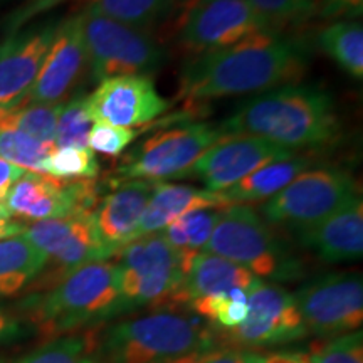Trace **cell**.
<instances>
[{
  "label": "cell",
  "mask_w": 363,
  "mask_h": 363,
  "mask_svg": "<svg viewBox=\"0 0 363 363\" xmlns=\"http://www.w3.org/2000/svg\"><path fill=\"white\" fill-rule=\"evenodd\" d=\"M310 51L299 39L259 34L201 52L180 72V94L192 101L238 96L293 84L308 67Z\"/></svg>",
  "instance_id": "cell-1"
},
{
  "label": "cell",
  "mask_w": 363,
  "mask_h": 363,
  "mask_svg": "<svg viewBox=\"0 0 363 363\" xmlns=\"http://www.w3.org/2000/svg\"><path fill=\"white\" fill-rule=\"evenodd\" d=\"M224 135H251L288 150L328 147L342 133L333 98L316 86L284 84L240 104Z\"/></svg>",
  "instance_id": "cell-2"
},
{
  "label": "cell",
  "mask_w": 363,
  "mask_h": 363,
  "mask_svg": "<svg viewBox=\"0 0 363 363\" xmlns=\"http://www.w3.org/2000/svg\"><path fill=\"white\" fill-rule=\"evenodd\" d=\"M22 310L40 333L62 337L125 313L118 264L91 262L71 271L49 291L34 294Z\"/></svg>",
  "instance_id": "cell-3"
},
{
  "label": "cell",
  "mask_w": 363,
  "mask_h": 363,
  "mask_svg": "<svg viewBox=\"0 0 363 363\" xmlns=\"http://www.w3.org/2000/svg\"><path fill=\"white\" fill-rule=\"evenodd\" d=\"M212 348L197 318L155 311L96 330L98 363H163Z\"/></svg>",
  "instance_id": "cell-4"
},
{
  "label": "cell",
  "mask_w": 363,
  "mask_h": 363,
  "mask_svg": "<svg viewBox=\"0 0 363 363\" xmlns=\"http://www.w3.org/2000/svg\"><path fill=\"white\" fill-rule=\"evenodd\" d=\"M203 251L244 267L257 279L289 281L301 274L296 257L276 238L266 220L244 203L222 208Z\"/></svg>",
  "instance_id": "cell-5"
},
{
  "label": "cell",
  "mask_w": 363,
  "mask_h": 363,
  "mask_svg": "<svg viewBox=\"0 0 363 363\" xmlns=\"http://www.w3.org/2000/svg\"><path fill=\"white\" fill-rule=\"evenodd\" d=\"M79 13L91 76L98 83L116 76H148L165 62V49L148 30L110 19L88 7Z\"/></svg>",
  "instance_id": "cell-6"
},
{
  "label": "cell",
  "mask_w": 363,
  "mask_h": 363,
  "mask_svg": "<svg viewBox=\"0 0 363 363\" xmlns=\"http://www.w3.org/2000/svg\"><path fill=\"white\" fill-rule=\"evenodd\" d=\"M118 254L125 313L148 305H177L184 278V254L175 251L160 233L131 240Z\"/></svg>",
  "instance_id": "cell-7"
},
{
  "label": "cell",
  "mask_w": 363,
  "mask_h": 363,
  "mask_svg": "<svg viewBox=\"0 0 363 363\" xmlns=\"http://www.w3.org/2000/svg\"><path fill=\"white\" fill-rule=\"evenodd\" d=\"M360 197L350 172L342 169L306 170L262 206L267 222L294 233L325 220Z\"/></svg>",
  "instance_id": "cell-8"
},
{
  "label": "cell",
  "mask_w": 363,
  "mask_h": 363,
  "mask_svg": "<svg viewBox=\"0 0 363 363\" xmlns=\"http://www.w3.org/2000/svg\"><path fill=\"white\" fill-rule=\"evenodd\" d=\"M219 125L194 123L162 130L125 153L116 167L121 180L163 182L187 175L195 162L224 138Z\"/></svg>",
  "instance_id": "cell-9"
},
{
  "label": "cell",
  "mask_w": 363,
  "mask_h": 363,
  "mask_svg": "<svg viewBox=\"0 0 363 363\" xmlns=\"http://www.w3.org/2000/svg\"><path fill=\"white\" fill-rule=\"evenodd\" d=\"M306 331L335 338L353 333L363 323L360 272H331L306 283L293 294Z\"/></svg>",
  "instance_id": "cell-10"
},
{
  "label": "cell",
  "mask_w": 363,
  "mask_h": 363,
  "mask_svg": "<svg viewBox=\"0 0 363 363\" xmlns=\"http://www.w3.org/2000/svg\"><path fill=\"white\" fill-rule=\"evenodd\" d=\"M99 187L91 180H61L56 177L26 172L4 197L9 217L24 220H51L93 214Z\"/></svg>",
  "instance_id": "cell-11"
},
{
  "label": "cell",
  "mask_w": 363,
  "mask_h": 363,
  "mask_svg": "<svg viewBox=\"0 0 363 363\" xmlns=\"http://www.w3.org/2000/svg\"><path fill=\"white\" fill-rule=\"evenodd\" d=\"M222 335L234 347L252 350L296 342L308 331L293 294L257 279L247 291L246 320Z\"/></svg>",
  "instance_id": "cell-12"
},
{
  "label": "cell",
  "mask_w": 363,
  "mask_h": 363,
  "mask_svg": "<svg viewBox=\"0 0 363 363\" xmlns=\"http://www.w3.org/2000/svg\"><path fill=\"white\" fill-rule=\"evenodd\" d=\"M184 16L180 40L192 51L224 49L259 34H278L247 0H192Z\"/></svg>",
  "instance_id": "cell-13"
},
{
  "label": "cell",
  "mask_w": 363,
  "mask_h": 363,
  "mask_svg": "<svg viewBox=\"0 0 363 363\" xmlns=\"http://www.w3.org/2000/svg\"><path fill=\"white\" fill-rule=\"evenodd\" d=\"M293 157H296L293 150L259 136L225 135L202 153L190 174L206 185V190L222 192L254 170Z\"/></svg>",
  "instance_id": "cell-14"
},
{
  "label": "cell",
  "mask_w": 363,
  "mask_h": 363,
  "mask_svg": "<svg viewBox=\"0 0 363 363\" xmlns=\"http://www.w3.org/2000/svg\"><path fill=\"white\" fill-rule=\"evenodd\" d=\"M86 108L94 123L136 128L165 113L170 101L158 93L150 76L130 74L101 81L86 96Z\"/></svg>",
  "instance_id": "cell-15"
},
{
  "label": "cell",
  "mask_w": 363,
  "mask_h": 363,
  "mask_svg": "<svg viewBox=\"0 0 363 363\" xmlns=\"http://www.w3.org/2000/svg\"><path fill=\"white\" fill-rule=\"evenodd\" d=\"M22 235L48 257V264L56 266L57 281L81 266L113 256L98 238L93 214L34 222Z\"/></svg>",
  "instance_id": "cell-16"
},
{
  "label": "cell",
  "mask_w": 363,
  "mask_h": 363,
  "mask_svg": "<svg viewBox=\"0 0 363 363\" xmlns=\"http://www.w3.org/2000/svg\"><path fill=\"white\" fill-rule=\"evenodd\" d=\"M88 66L81 13L57 24L54 40L33 88L22 103L57 104L65 101ZM21 103V104H22Z\"/></svg>",
  "instance_id": "cell-17"
},
{
  "label": "cell",
  "mask_w": 363,
  "mask_h": 363,
  "mask_svg": "<svg viewBox=\"0 0 363 363\" xmlns=\"http://www.w3.org/2000/svg\"><path fill=\"white\" fill-rule=\"evenodd\" d=\"M57 24L16 33L0 45V113L24 101L54 40Z\"/></svg>",
  "instance_id": "cell-18"
},
{
  "label": "cell",
  "mask_w": 363,
  "mask_h": 363,
  "mask_svg": "<svg viewBox=\"0 0 363 363\" xmlns=\"http://www.w3.org/2000/svg\"><path fill=\"white\" fill-rule=\"evenodd\" d=\"M155 184L147 180H123L93 212L98 238L113 256L136 239V230Z\"/></svg>",
  "instance_id": "cell-19"
},
{
  "label": "cell",
  "mask_w": 363,
  "mask_h": 363,
  "mask_svg": "<svg viewBox=\"0 0 363 363\" xmlns=\"http://www.w3.org/2000/svg\"><path fill=\"white\" fill-rule=\"evenodd\" d=\"M299 242L325 262L360 259L363 254V202L358 197L337 214L296 233Z\"/></svg>",
  "instance_id": "cell-20"
},
{
  "label": "cell",
  "mask_w": 363,
  "mask_h": 363,
  "mask_svg": "<svg viewBox=\"0 0 363 363\" xmlns=\"http://www.w3.org/2000/svg\"><path fill=\"white\" fill-rule=\"evenodd\" d=\"M256 281L252 272L216 254L206 251L190 254L184 256V278L177 294V305H190L194 299L234 288L249 291Z\"/></svg>",
  "instance_id": "cell-21"
},
{
  "label": "cell",
  "mask_w": 363,
  "mask_h": 363,
  "mask_svg": "<svg viewBox=\"0 0 363 363\" xmlns=\"http://www.w3.org/2000/svg\"><path fill=\"white\" fill-rule=\"evenodd\" d=\"M227 203L219 192L195 189L190 185L157 182L140 220L136 239L162 233L177 217L199 208H224Z\"/></svg>",
  "instance_id": "cell-22"
},
{
  "label": "cell",
  "mask_w": 363,
  "mask_h": 363,
  "mask_svg": "<svg viewBox=\"0 0 363 363\" xmlns=\"http://www.w3.org/2000/svg\"><path fill=\"white\" fill-rule=\"evenodd\" d=\"M311 160L303 157H293L283 162H274L269 165L261 167L240 179L233 187L222 190L220 197L224 199L227 206L234 203H251L269 201L272 195L281 192L289 182L296 179L299 174L308 170Z\"/></svg>",
  "instance_id": "cell-23"
},
{
  "label": "cell",
  "mask_w": 363,
  "mask_h": 363,
  "mask_svg": "<svg viewBox=\"0 0 363 363\" xmlns=\"http://www.w3.org/2000/svg\"><path fill=\"white\" fill-rule=\"evenodd\" d=\"M48 257L24 235L0 240V296H13L38 278Z\"/></svg>",
  "instance_id": "cell-24"
},
{
  "label": "cell",
  "mask_w": 363,
  "mask_h": 363,
  "mask_svg": "<svg viewBox=\"0 0 363 363\" xmlns=\"http://www.w3.org/2000/svg\"><path fill=\"white\" fill-rule=\"evenodd\" d=\"M321 51L352 78H363V26L360 21H338L318 34Z\"/></svg>",
  "instance_id": "cell-25"
},
{
  "label": "cell",
  "mask_w": 363,
  "mask_h": 363,
  "mask_svg": "<svg viewBox=\"0 0 363 363\" xmlns=\"http://www.w3.org/2000/svg\"><path fill=\"white\" fill-rule=\"evenodd\" d=\"M222 208H199L177 217L170 222L162 235L175 251L184 256L201 252L211 239L214 227L220 217Z\"/></svg>",
  "instance_id": "cell-26"
},
{
  "label": "cell",
  "mask_w": 363,
  "mask_h": 363,
  "mask_svg": "<svg viewBox=\"0 0 363 363\" xmlns=\"http://www.w3.org/2000/svg\"><path fill=\"white\" fill-rule=\"evenodd\" d=\"M61 108L62 103H22L12 110L0 113V128L22 131L39 142L54 145L57 116Z\"/></svg>",
  "instance_id": "cell-27"
},
{
  "label": "cell",
  "mask_w": 363,
  "mask_h": 363,
  "mask_svg": "<svg viewBox=\"0 0 363 363\" xmlns=\"http://www.w3.org/2000/svg\"><path fill=\"white\" fill-rule=\"evenodd\" d=\"M17 363H98L96 330L54 338L27 353Z\"/></svg>",
  "instance_id": "cell-28"
},
{
  "label": "cell",
  "mask_w": 363,
  "mask_h": 363,
  "mask_svg": "<svg viewBox=\"0 0 363 363\" xmlns=\"http://www.w3.org/2000/svg\"><path fill=\"white\" fill-rule=\"evenodd\" d=\"M91 11L148 30L167 16L170 0H88Z\"/></svg>",
  "instance_id": "cell-29"
},
{
  "label": "cell",
  "mask_w": 363,
  "mask_h": 363,
  "mask_svg": "<svg viewBox=\"0 0 363 363\" xmlns=\"http://www.w3.org/2000/svg\"><path fill=\"white\" fill-rule=\"evenodd\" d=\"M189 306L199 316L211 321L222 331L233 330L247 316V291L234 288L229 291L212 294V296L194 299Z\"/></svg>",
  "instance_id": "cell-30"
},
{
  "label": "cell",
  "mask_w": 363,
  "mask_h": 363,
  "mask_svg": "<svg viewBox=\"0 0 363 363\" xmlns=\"http://www.w3.org/2000/svg\"><path fill=\"white\" fill-rule=\"evenodd\" d=\"M54 145L43 143L17 130L0 128V158L26 172L44 174V165Z\"/></svg>",
  "instance_id": "cell-31"
},
{
  "label": "cell",
  "mask_w": 363,
  "mask_h": 363,
  "mask_svg": "<svg viewBox=\"0 0 363 363\" xmlns=\"http://www.w3.org/2000/svg\"><path fill=\"white\" fill-rule=\"evenodd\" d=\"M94 121L86 108V96L78 94L67 103H62L57 116L56 136L54 147L56 148H88V136Z\"/></svg>",
  "instance_id": "cell-32"
},
{
  "label": "cell",
  "mask_w": 363,
  "mask_h": 363,
  "mask_svg": "<svg viewBox=\"0 0 363 363\" xmlns=\"http://www.w3.org/2000/svg\"><path fill=\"white\" fill-rule=\"evenodd\" d=\"M44 174L61 180H89L99 174V163L89 148H54Z\"/></svg>",
  "instance_id": "cell-33"
},
{
  "label": "cell",
  "mask_w": 363,
  "mask_h": 363,
  "mask_svg": "<svg viewBox=\"0 0 363 363\" xmlns=\"http://www.w3.org/2000/svg\"><path fill=\"white\" fill-rule=\"evenodd\" d=\"M310 363H363L362 331L330 338L310 353Z\"/></svg>",
  "instance_id": "cell-34"
},
{
  "label": "cell",
  "mask_w": 363,
  "mask_h": 363,
  "mask_svg": "<svg viewBox=\"0 0 363 363\" xmlns=\"http://www.w3.org/2000/svg\"><path fill=\"white\" fill-rule=\"evenodd\" d=\"M247 2L278 33L281 27L303 19L311 11L308 0H247Z\"/></svg>",
  "instance_id": "cell-35"
},
{
  "label": "cell",
  "mask_w": 363,
  "mask_h": 363,
  "mask_svg": "<svg viewBox=\"0 0 363 363\" xmlns=\"http://www.w3.org/2000/svg\"><path fill=\"white\" fill-rule=\"evenodd\" d=\"M140 130L120 128L106 123H94L88 136V148L108 157H118L135 142Z\"/></svg>",
  "instance_id": "cell-36"
},
{
  "label": "cell",
  "mask_w": 363,
  "mask_h": 363,
  "mask_svg": "<svg viewBox=\"0 0 363 363\" xmlns=\"http://www.w3.org/2000/svg\"><path fill=\"white\" fill-rule=\"evenodd\" d=\"M65 2H67V0H24L7 19L9 35L19 33L22 27L29 24L30 21H34L35 17L43 16V13L49 12L51 9L61 6Z\"/></svg>",
  "instance_id": "cell-37"
},
{
  "label": "cell",
  "mask_w": 363,
  "mask_h": 363,
  "mask_svg": "<svg viewBox=\"0 0 363 363\" xmlns=\"http://www.w3.org/2000/svg\"><path fill=\"white\" fill-rule=\"evenodd\" d=\"M264 355L246 348H208L203 352L202 363H262Z\"/></svg>",
  "instance_id": "cell-38"
},
{
  "label": "cell",
  "mask_w": 363,
  "mask_h": 363,
  "mask_svg": "<svg viewBox=\"0 0 363 363\" xmlns=\"http://www.w3.org/2000/svg\"><path fill=\"white\" fill-rule=\"evenodd\" d=\"M363 12V0H320V13L325 19H355Z\"/></svg>",
  "instance_id": "cell-39"
},
{
  "label": "cell",
  "mask_w": 363,
  "mask_h": 363,
  "mask_svg": "<svg viewBox=\"0 0 363 363\" xmlns=\"http://www.w3.org/2000/svg\"><path fill=\"white\" fill-rule=\"evenodd\" d=\"M24 335V328L19 318L0 308V343H9L19 340Z\"/></svg>",
  "instance_id": "cell-40"
},
{
  "label": "cell",
  "mask_w": 363,
  "mask_h": 363,
  "mask_svg": "<svg viewBox=\"0 0 363 363\" xmlns=\"http://www.w3.org/2000/svg\"><path fill=\"white\" fill-rule=\"evenodd\" d=\"M24 174L26 170H22L21 167L12 165V163L0 158V195H6L7 190Z\"/></svg>",
  "instance_id": "cell-41"
},
{
  "label": "cell",
  "mask_w": 363,
  "mask_h": 363,
  "mask_svg": "<svg viewBox=\"0 0 363 363\" xmlns=\"http://www.w3.org/2000/svg\"><path fill=\"white\" fill-rule=\"evenodd\" d=\"M262 363H310V353L306 352H276L264 355Z\"/></svg>",
  "instance_id": "cell-42"
},
{
  "label": "cell",
  "mask_w": 363,
  "mask_h": 363,
  "mask_svg": "<svg viewBox=\"0 0 363 363\" xmlns=\"http://www.w3.org/2000/svg\"><path fill=\"white\" fill-rule=\"evenodd\" d=\"M26 227L22 222L12 219L7 214H0V240L16 238V235H21L26 230Z\"/></svg>",
  "instance_id": "cell-43"
},
{
  "label": "cell",
  "mask_w": 363,
  "mask_h": 363,
  "mask_svg": "<svg viewBox=\"0 0 363 363\" xmlns=\"http://www.w3.org/2000/svg\"><path fill=\"white\" fill-rule=\"evenodd\" d=\"M203 352H195V353H190V355H185V357H180V358H175V360H170V362H163V363H202V357H203Z\"/></svg>",
  "instance_id": "cell-44"
},
{
  "label": "cell",
  "mask_w": 363,
  "mask_h": 363,
  "mask_svg": "<svg viewBox=\"0 0 363 363\" xmlns=\"http://www.w3.org/2000/svg\"><path fill=\"white\" fill-rule=\"evenodd\" d=\"M4 197L6 195H0V214H6V211H4Z\"/></svg>",
  "instance_id": "cell-45"
},
{
  "label": "cell",
  "mask_w": 363,
  "mask_h": 363,
  "mask_svg": "<svg viewBox=\"0 0 363 363\" xmlns=\"http://www.w3.org/2000/svg\"><path fill=\"white\" fill-rule=\"evenodd\" d=\"M308 2H310V6H311V9H313V6H315L316 0H308Z\"/></svg>",
  "instance_id": "cell-46"
},
{
  "label": "cell",
  "mask_w": 363,
  "mask_h": 363,
  "mask_svg": "<svg viewBox=\"0 0 363 363\" xmlns=\"http://www.w3.org/2000/svg\"><path fill=\"white\" fill-rule=\"evenodd\" d=\"M182 2H192V0H182Z\"/></svg>",
  "instance_id": "cell-47"
}]
</instances>
